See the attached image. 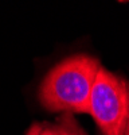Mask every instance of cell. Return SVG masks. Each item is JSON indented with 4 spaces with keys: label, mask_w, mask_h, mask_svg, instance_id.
Listing matches in <instances>:
<instances>
[{
    "label": "cell",
    "mask_w": 129,
    "mask_h": 135,
    "mask_svg": "<svg viewBox=\"0 0 129 135\" xmlns=\"http://www.w3.org/2000/svg\"><path fill=\"white\" fill-rule=\"evenodd\" d=\"M57 127L61 135H88L70 112H64L59 116Z\"/></svg>",
    "instance_id": "3"
},
{
    "label": "cell",
    "mask_w": 129,
    "mask_h": 135,
    "mask_svg": "<svg viewBox=\"0 0 129 135\" xmlns=\"http://www.w3.org/2000/svg\"><path fill=\"white\" fill-rule=\"evenodd\" d=\"M100 69V62L86 54L61 61L40 84V104L49 111H61L63 114H89L92 89Z\"/></svg>",
    "instance_id": "1"
},
{
    "label": "cell",
    "mask_w": 129,
    "mask_h": 135,
    "mask_svg": "<svg viewBox=\"0 0 129 135\" xmlns=\"http://www.w3.org/2000/svg\"><path fill=\"white\" fill-rule=\"evenodd\" d=\"M89 114L104 135H125L129 116V85L106 69L97 73Z\"/></svg>",
    "instance_id": "2"
},
{
    "label": "cell",
    "mask_w": 129,
    "mask_h": 135,
    "mask_svg": "<svg viewBox=\"0 0 129 135\" xmlns=\"http://www.w3.org/2000/svg\"><path fill=\"white\" fill-rule=\"evenodd\" d=\"M40 130H42V124H38V123H35V124H32L30 127V130L27 131L26 135H39L40 134Z\"/></svg>",
    "instance_id": "5"
},
{
    "label": "cell",
    "mask_w": 129,
    "mask_h": 135,
    "mask_svg": "<svg viewBox=\"0 0 129 135\" xmlns=\"http://www.w3.org/2000/svg\"><path fill=\"white\" fill-rule=\"evenodd\" d=\"M125 135H129V116H128V123H126V130H125Z\"/></svg>",
    "instance_id": "6"
},
{
    "label": "cell",
    "mask_w": 129,
    "mask_h": 135,
    "mask_svg": "<svg viewBox=\"0 0 129 135\" xmlns=\"http://www.w3.org/2000/svg\"><path fill=\"white\" fill-rule=\"evenodd\" d=\"M39 135H61L57 126L52 124H42V130Z\"/></svg>",
    "instance_id": "4"
}]
</instances>
